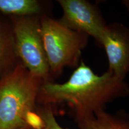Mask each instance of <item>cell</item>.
Masks as SVG:
<instances>
[{
  "mask_svg": "<svg viewBox=\"0 0 129 129\" xmlns=\"http://www.w3.org/2000/svg\"><path fill=\"white\" fill-rule=\"evenodd\" d=\"M40 30L50 75L59 76L65 68L78 67L82 51L87 44V35L44 15L40 17Z\"/></svg>",
  "mask_w": 129,
  "mask_h": 129,
  "instance_id": "cell-3",
  "label": "cell"
},
{
  "mask_svg": "<svg viewBox=\"0 0 129 129\" xmlns=\"http://www.w3.org/2000/svg\"><path fill=\"white\" fill-rule=\"evenodd\" d=\"M99 44L107 55L108 71L125 80L129 72V28L120 23L108 25Z\"/></svg>",
  "mask_w": 129,
  "mask_h": 129,
  "instance_id": "cell-6",
  "label": "cell"
},
{
  "mask_svg": "<svg viewBox=\"0 0 129 129\" xmlns=\"http://www.w3.org/2000/svg\"><path fill=\"white\" fill-rule=\"evenodd\" d=\"M63 10L59 21L67 28L93 37L99 43L107 26L97 6L85 0H59Z\"/></svg>",
  "mask_w": 129,
  "mask_h": 129,
  "instance_id": "cell-5",
  "label": "cell"
},
{
  "mask_svg": "<svg viewBox=\"0 0 129 129\" xmlns=\"http://www.w3.org/2000/svg\"><path fill=\"white\" fill-rule=\"evenodd\" d=\"M41 3L36 0H0V12L17 16H38Z\"/></svg>",
  "mask_w": 129,
  "mask_h": 129,
  "instance_id": "cell-8",
  "label": "cell"
},
{
  "mask_svg": "<svg viewBox=\"0 0 129 129\" xmlns=\"http://www.w3.org/2000/svg\"><path fill=\"white\" fill-rule=\"evenodd\" d=\"M75 122L80 129H129V117L123 113L109 114L104 109Z\"/></svg>",
  "mask_w": 129,
  "mask_h": 129,
  "instance_id": "cell-7",
  "label": "cell"
},
{
  "mask_svg": "<svg viewBox=\"0 0 129 129\" xmlns=\"http://www.w3.org/2000/svg\"><path fill=\"white\" fill-rule=\"evenodd\" d=\"M39 114L44 123V128L43 129H67L64 128L58 123L51 105H45Z\"/></svg>",
  "mask_w": 129,
  "mask_h": 129,
  "instance_id": "cell-9",
  "label": "cell"
},
{
  "mask_svg": "<svg viewBox=\"0 0 129 129\" xmlns=\"http://www.w3.org/2000/svg\"><path fill=\"white\" fill-rule=\"evenodd\" d=\"M6 54V45L4 37L0 32V71L4 65Z\"/></svg>",
  "mask_w": 129,
  "mask_h": 129,
  "instance_id": "cell-10",
  "label": "cell"
},
{
  "mask_svg": "<svg viewBox=\"0 0 129 129\" xmlns=\"http://www.w3.org/2000/svg\"><path fill=\"white\" fill-rule=\"evenodd\" d=\"M43 82L22 63L0 81V129L29 128L27 115L34 111Z\"/></svg>",
  "mask_w": 129,
  "mask_h": 129,
  "instance_id": "cell-2",
  "label": "cell"
},
{
  "mask_svg": "<svg viewBox=\"0 0 129 129\" xmlns=\"http://www.w3.org/2000/svg\"><path fill=\"white\" fill-rule=\"evenodd\" d=\"M122 4L125 6L128 12H129V0H124L122 1Z\"/></svg>",
  "mask_w": 129,
  "mask_h": 129,
  "instance_id": "cell-11",
  "label": "cell"
},
{
  "mask_svg": "<svg viewBox=\"0 0 129 129\" xmlns=\"http://www.w3.org/2000/svg\"><path fill=\"white\" fill-rule=\"evenodd\" d=\"M14 48L21 63L35 77L51 81L50 72L43 47L40 17L19 16L14 19Z\"/></svg>",
  "mask_w": 129,
  "mask_h": 129,
  "instance_id": "cell-4",
  "label": "cell"
},
{
  "mask_svg": "<svg viewBox=\"0 0 129 129\" xmlns=\"http://www.w3.org/2000/svg\"><path fill=\"white\" fill-rule=\"evenodd\" d=\"M129 94L125 81L108 71L98 75L83 60L67 82L62 84L43 82L37 101L45 105L65 104L75 121L104 109L108 103Z\"/></svg>",
  "mask_w": 129,
  "mask_h": 129,
  "instance_id": "cell-1",
  "label": "cell"
}]
</instances>
